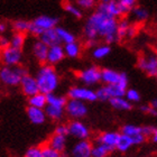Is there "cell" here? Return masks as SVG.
I'll list each match as a JSON object with an SVG mask.
<instances>
[{
    "label": "cell",
    "instance_id": "6da1fadb",
    "mask_svg": "<svg viewBox=\"0 0 157 157\" xmlns=\"http://www.w3.org/2000/svg\"><path fill=\"white\" fill-rule=\"evenodd\" d=\"M118 20L116 18L109 17L105 13L100 10H95L92 13L88 20L85 21L83 34L86 38V44L89 46H97V39L98 37H105L116 35Z\"/></svg>",
    "mask_w": 157,
    "mask_h": 157
},
{
    "label": "cell",
    "instance_id": "7a4b0ae2",
    "mask_svg": "<svg viewBox=\"0 0 157 157\" xmlns=\"http://www.w3.org/2000/svg\"><path fill=\"white\" fill-rule=\"evenodd\" d=\"M35 78L38 84L39 92L43 94H51L56 91L59 84V76L54 66L43 64L37 71Z\"/></svg>",
    "mask_w": 157,
    "mask_h": 157
},
{
    "label": "cell",
    "instance_id": "3957f363",
    "mask_svg": "<svg viewBox=\"0 0 157 157\" xmlns=\"http://www.w3.org/2000/svg\"><path fill=\"white\" fill-rule=\"evenodd\" d=\"M27 70L23 66H0V82L7 86H17L20 84L23 76H25Z\"/></svg>",
    "mask_w": 157,
    "mask_h": 157
},
{
    "label": "cell",
    "instance_id": "277c9868",
    "mask_svg": "<svg viewBox=\"0 0 157 157\" xmlns=\"http://www.w3.org/2000/svg\"><path fill=\"white\" fill-rule=\"evenodd\" d=\"M57 24H59V18L57 17L40 15V16L36 17L35 19L30 21L28 33L32 34L33 36L39 37L46 30L56 28Z\"/></svg>",
    "mask_w": 157,
    "mask_h": 157
},
{
    "label": "cell",
    "instance_id": "5b68a950",
    "mask_svg": "<svg viewBox=\"0 0 157 157\" xmlns=\"http://www.w3.org/2000/svg\"><path fill=\"white\" fill-rule=\"evenodd\" d=\"M101 82L105 85H115L120 84L124 88H128L129 78L127 74L124 72H118L112 69H102L101 70Z\"/></svg>",
    "mask_w": 157,
    "mask_h": 157
},
{
    "label": "cell",
    "instance_id": "8992f818",
    "mask_svg": "<svg viewBox=\"0 0 157 157\" xmlns=\"http://www.w3.org/2000/svg\"><path fill=\"white\" fill-rule=\"evenodd\" d=\"M67 97L69 99L72 100H78L82 102H94L97 101V94H95V90L89 88V86H80L75 85L72 86L67 92Z\"/></svg>",
    "mask_w": 157,
    "mask_h": 157
},
{
    "label": "cell",
    "instance_id": "52a82bcc",
    "mask_svg": "<svg viewBox=\"0 0 157 157\" xmlns=\"http://www.w3.org/2000/svg\"><path fill=\"white\" fill-rule=\"evenodd\" d=\"M78 80L85 86H89V88L94 86L101 82V70L94 65L89 66L78 73Z\"/></svg>",
    "mask_w": 157,
    "mask_h": 157
},
{
    "label": "cell",
    "instance_id": "ba28073f",
    "mask_svg": "<svg viewBox=\"0 0 157 157\" xmlns=\"http://www.w3.org/2000/svg\"><path fill=\"white\" fill-rule=\"evenodd\" d=\"M64 110H65L66 115L74 120H80L82 118H84L89 112L88 105H85L84 102L72 100V99H67Z\"/></svg>",
    "mask_w": 157,
    "mask_h": 157
},
{
    "label": "cell",
    "instance_id": "9c48e42d",
    "mask_svg": "<svg viewBox=\"0 0 157 157\" xmlns=\"http://www.w3.org/2000/svg\"><path fill=\"white\" fill-rule=\"evenodd\" d=\"M23 59V51L21 49L13 48L8 46L7 48L0 51V61L2 65L6 66H18Z\"/></svg>",
    "mask_w": 157,
    "mask_h": 157
},
{
    "label": "cell",
    "instance_id": "30bf717a",
    "mask_svg": "<svg viewBox=\"0 0 157 157\" xmlns=\"http://www.w3.org/2000/svg\"><path fill=\"white\" fill-rule=\"evenodd\" d=\"M138 67L146 73L149 76H155L157 72V57L156 54L153 53H148V54H144L138 59L137 63Z\"/></svg>",
    "mask_w": 157,
    "mask_h": 157
},
{
    "label": "cell",
    "instance_id": "8fae6325",
    "mask_svg": "<svg viewBox=\"0 0 157 157\" xmlns=\"http://www.w3.org/2000/svg\"><path fill=\"white\" fill-rule=\"evenodd\" d=\"M69 135L78 140H86L90 137V129L81 120H73L69 124Z\"/></svg>",
    "mask_w": 157,
    "mask_h": 157
},
{
    "label": "cell",
    "instance_id": "7c38bea8",
    "mask_svg": "<svg viewBox=\"0 0 157 157\" xmlns=\"http://www.w3.org/2000/svg\"><path fill=\"white\" fill-rule=\"evenodd\" d=\"M19 85L20 89H21V92L26 95L27 98H30V97L37 94L39 92L36 78H35V76L30 75V74H26L25 76H23Z\"/></svg>",
    "mask_w": 157,
    "mask_h": 157
},
{
    "label": "cell",
    "instance_id": "4fadbf2b",
    "mask_svg": "<svg viewBox=\"0 0 157 157\" xmlns=\"http://www.w3.org/2000/svg\"><path fill=\"white\" fill-rule=\"evenodd\" d=\"M65 57V53H64V47L61 44L59 45H54L48 47V53H47V59H46V64L49 65H56L59 62H62Z\"/></svg>",
    "mask_w": 157,
    "mask_h": 157
},
{
    "label": "cell",
    "instance_id": "5bb4252c",
    "mask_svg": "<svg viewBox=\"0 0 157 157\" xmlns=\"http://www.w3.org/2000/svg\"><path fill=\"white\" fill-rule=\"evenodd\" d=\"M97 9L102 11V13H105L109 17L116 18V19H117L118 17L124 15L120 5H119V2H118L117 0H112V1H110L108 3H100Z\"/></svg>",
    "mask_w": 157,
    "mask_h": 157
},
{
    "label": "cell",
    "instance_id": "9a60e30c",
    "mask_svg": "<svg viewBox=\"0 0 157 157\" xmlns=\"http://www.w3.org/2000/svg\"><path fill=\"white\" fill-rule=\"evenodd\" d=\"M119 132L117 131H105L102 132L101 135H99V137L97 138V144L103 145L105 147L110 148L112 151L116 149V145H117L118 138H119Z\"/></svg>",
    "mask_w": 157,
    "mask_h": 157
},
{
    "label": "cell",
    "instance_id": "2e32d148",
    "mask_svg": "<svg viewBox=\"0 0 157 157\" xmlns=\"http://www.w3.org/2000/svg\"><path fill=\"white\" fill-rule=\"evenodd\" d=\"M93 145L89 139L78 140L72 148L73 157H91V151Z\"/></svg>",
    "mask_w": 157,
    "mask_h": 157
},
{
    "label": "cell",
    "instance_id": "e0dca14e",
    "mask_svg": "<svg viewBox=\"0 0 157 157\" xmlns=\"http://www.w3.org/2000/svg\"><path fill=\"white\" fill-rule=\"evenodd\" d=\"M32 53H33L34 57L42 64H46V59H47V53H48V46L45 45L39 39H36L33 43L32 46Z\"/></svg>",
    "mask_w": 157,
    "mask_h": 157
},
{
    "label": "cell",
    "instance_id": "ac0fdd59",
    "mask_svg": "<svg viewBox=\"0 0 157 157\" xmlns=\"http://www.w3.org/2000/svg\"><path fill=\"white\" fill-rule=\"evenodd\" d=\"M26 113L30 122L34 124H37V126H38V124H43L46 121V119H47L44 109L28 107L26 110Z\"/></svg>",
    "mask_w": 157,
    "mask_h": 157
},
{
    "label": "cell",
    "instance_id": "d6986e66",
    "mask_svg": "<svg viewBox=\"0 0 157 157\" xmlns=\"http://www.w3.org/2000/svg\"><path fill=\"white\" fill-rule=\"evenodd\" d=\"M51 148H53L54 151H59L61 154H63L66 149V145H67V139L65 136H61V135L54 134L52 137L49 138L48 144H47Z\"/></svg>",
    "mask_w": 157,
    "mask_h": 157
},
{
    "label": "cell",
    "instance_id": "ffe728a7",
    "mask_svg": "<svg viewBox=\"0 0 157 157\" xmlns=\"http://www.w3.org/2000/svg\"><path fill=\"white\" fill-rule=\"evenodd\" d=\"M38 39L40 42H43L45 45H47L48 47L54 45H59L61 42H59V38L57 36V33H56V29L53 28V29H48L44 32V33L38 37Z\"/></svg>",
    "mask_w": 157,
    "mask_h": 157
},
{
    "label": "cell",
    "instance_id": "44dd1931",
    "mask_svg": "<svg viewBox=\"0 0 157 157\" xmlns=\"http://www.w3.org/2000/svg\"><path fill=\"white\" fill-rule=\"evenodd\" d=\"M109 103H110L112 108H115L116 110H120V111H129V110L132 109V105L124 97L110 99Z\"/></svg>",
    "mask_w": 157,
    "mask_h": 157
},
{
    "label": "cell",
    "instance_id": "7402d4cb",
    "mask_svg": "<svg viewBox=\"0 0 157 157\" xmlns=\"http://www.w3.org/2000/svg\"><path fill=\"white\" fill-rule=\"evenodd\" d=\"M132 146H135L134 141H132V138L128 137L126 135L120 134L119 135V138H118L117 145H116V149L119 151L120 153H126L130 149Z\"/></svg>",
    "mask_w": 157,
    "mask_h": 157
},
{
    "label": "cell",
    "instance_id": "603a6c76",
    "mask_svg": "<svg viewBox=\"0 0 157 157\" xmlns=\"http://www.w3.org/2000/svg\"><path fill=\"white\" fill-rule=\"evenodd\" d=\"M55 29H56V33H57V36H59L61 44H64V45H65V44H70V43L75 42V35H74L72 32L67 30L66 28H64V27H59V26L56 27Z\"/></svg>",
    "mask_w": 157,
    "mask_h": 157
},
{
    "label": "cell",
    "instance_id": "cb8c5ba5",
    "mask_svg": "<svg viewBox=\"0 0 157 157\" xmlns=\"http://www.w3.org/2000/svg\"><path fill=\"white\" fill-rule=\"evenodd\" d=\"M44 110H45L46 117L54 121L61 120L63 118V116H64V113H65L64 108H59V107H54V105H46Z\"/></svg>",
    "mask_w": 157,
    "mask_h": 157
},
{
    "label": "cell",
    "instance_id": "d4e9b609",
    "mask_svg": "<svg viewBox=\"0 0 157 157\" xmlns=\"http://www.w3.org/2000/svg\"><path fill=\"white\" fill-rule=\"evenodd\" d=\"M46 105H47L46 95L40 93V92H38L37 94L28 98V107H34V108H38V109H45Z\"/></svg>",
    "mask_w": 157,
    "mask_h": 157
},
{
    "label": "cell",
    "instance_id": "484cf974",
    "mask_svg": "<svg viewBox=\"0 0 157 157\" xmlns=\"http://www.w3.org/2000/svg\"><path fill=\"white\" fill-rule=\"evenodd\" d=\"M63 47H64L65 56H67L70 59H76L81 54V45L76 40L70 43V44H65V45H63Z\"/></svg>",
    "mask_w": 157,
    "mask_h": 157
},
{
    "label": "cell",
    "instance_id": "4316f807",
    "mask_svg": "<svg viewBox=\"0 0 157 157\" xmlns=\"http://www.w3.org/2000/svg\"><path fill=\"white\" fill-rule=\"evenodd\" d=\"M47 99V105H54V107H59V108L65 109L66 102H67V98L64 95H59L55 93H51V94L46 95Z\"/></svg>",
    "mask_w": 157,
    "mask_h": 157
},
{
    "label": "cell",
    "instance_id": "83f0119b",
    "mask_svg": "<svg viewBox=\"0 0 157 157\" xmlns=\"http://www.w3.org/2000/svg\"><path fill=\"white\" fill-rule=\"evenodd\" d=\"M111 53V47L110 45L107 44H102V45H97L93 47L92 51V56L95 59H103Z\"/></svg>",
    "mask_w": 157,
    "mask_h": 157
},
{
    "label": "cell",
    "instance_id": "f1b7e54d",
    "mask_svg": "<svg viewBox=\"0 0 157 157\" xmlns=\"http://www.w3.org/2000/svg\"><path fill=\"white\" fill-rule=\"evenodd\" d=\"M105 89L108 91V94L110 97V99H112V98H121V97H124L128 88H124V86H122L120 84H115V85H105Z\"/></svg>",
    "mask_w": 157,
    "mask_h": 157
},
{
    "label": "cell",
    "instance_id": "f546056e",
    "mask_svg": "<svg viewBox=\"0 0 157 157\" xmlns=\"http://www.w3.org/2000/svg\"><path fill=\"white\" fill-rule=\"evenodd\" d=\"M121 134L126 135L128 137L130 138H136L141 136V127L139 126H136V124H124V127L121 128Z\"/></svg>",
    "mask_w": 157,
    "mask_h": 157
},
{
    "label": "cell",
    "instance_id": "4dcf8cb0",
    "mask_svg": "<svg viewBox=\"0 0 157 157\" xmlns=\"http://www.w3.org/2000/svg\"><path fill=\"white\" fill-rule=\"evenodd\" d=\"M130 23L128 21L127 19H122L120 21H118L117 25V30H116V36H117L118 40L127 37L128 32H129V28H130Z\"/></svg>",
    "mask_w": 157,
    "mask_h": 157
},
{
    "label": "cell",
    "instance_id": "1f68e13d",
    "mask_svg": "<svg viewBox=\"0 0 157 157\" xmlns=\"http://www.w3.org/2000/svg\"><path fill=\"white\" fill-rule=\"evenodd\" d=\"M29 25L30 21L25 19H17L15 21H13L11 27L15 30V33H20V34H26L29 30Z\"/></svg>",
    "mask_w": 157,
    "mask_h": 157
},
{
    "label": "cell",
    "instance_id": "d6a6232c",
    "mask_svg": "<svg viewBox=\"0 0 157 157\" xmlns=\"http://www.w3.org/2000/svg\"><path fill=\"white\" fill-rule=\"evenodd\" d=\"M26 43V35L20 33H15L10 38V46L17 49H23Z\"/></svg>",
    "mask_w": 157,
    "mask_h": 157
},
{
    "label": "cell",
    "instance_id": "836d02e7",
    "mask_svg": "<svg viewBox=\"0 0 157 157\" xmlns=\"http://www.w3.org/2000/svg\"><path fill=\"white\" fill-rule=\"evenodd\" d=\"M112 149L105 147L103 145L100 144H95L93 145L91 151V157H108V155L110 153H112Z\"/></svg>",
    "mask_w": 157,
    "mask_h": 157
},
{
    "label": "cell",
    "instance_id": "e575fe53",
    "mask_svg": "<svg viewBox=\"0 0 157 157\" xmlns=\"http://www.w3.org/2000/svg\"><path fill=\"white\" fill-rule=\"evenodd\" d=\"M64 10H65L67 13H70L71 16H73L74 18H78V19L82 18V16H83L82 9H80L76 5H74V3H72V2L64 3Z\"/></svg>",
    "mask_w": 157,
    "mask_h": 157
},
{
    "label": "cell",
    "instance_id": "d590c367",
    "mask_svg": "<svg viewBox=\"0 0 157 157\" xmlns=\"http://www.w3.org/2000/svg\"><path fill=\"white\" fill-rule=\"evenodd\" d=\"M132 16L138 21H144V20L148 19L149 13L144 7H135L134 9H132Z\"/></svg>",
    "mask_w": 157,
    "mask_h": 157
},
{
    "label": "cell",
    "instance_id": "8d00e7d4",
    "mask_svg": "<svg viewBox=\"0 0 157 157\" xmlns=\"http://www.w3.org/2000/svg\"><path fill=\"white\" fill-rule=\"evenodd\" d=\"M124 98L127 99L128 101L132 105V103H138V102L140 101L141 95L136 89H127L126 94H124Z\"/></svg>",
    "mask_w": 157,
    "mask_h": 157
},
{
    "label": "cell",
    "instance_id": "74e56055",
    "mask_svg": "<svg viewBox=\"0 0 157 157\" xmlns=\"http://www.w3.org/2000/svg\"><path fill=\"white\" fill-rule=\"evenodd\" d=\"M121 7V10L124 13H127L136 7L137 0H117Z\"/></svg>",
    "mask_w": 157,
    "mask_h": 157
},
{
    "label": "cell",
    "instance_id": "f35d334b",
    "mask_svg": "<svg viewBox=\"0 0 157 157\" xmlns=\"http://www.w3.org/2000/svg\"><path fill=\"white\" fill-rule=\"evenodd\" d=\"M95 94H97V100H99V101L109 102V100H110V97H109L108 91H107V89H105V85L97 89V90H95Z\"/></svg>",
    "mask_w": 157,
    "mask_h": 157
},
{
    "label": "cell",
    "instance_id": "ab89813d",
    "mask_svg": "<svg viewBox=\"0 0 157 157\" xmlns=\"http://www.w3.org/2000/svg\"><path fill=\"white\" fill-rule=\"evenodd\" d=\"M42 157H62V154L54 151L48 145H45L42 147Z\"/></svg>",
    "mask_w": 157,
    "mask_h": 157
},
{
    "label": "cell",
    "instance_id": "60d3db41",
    "mask_svg": "<svg viewBox=\"0 0 157 157\" xmlns=\"http://www.w3.org/2000/svg\"><path fill=\"white\" fill-rule=\"evenodd\" d=\"M24 157H42V147L39 146H33L26 151Z\"/></svg>",
    "mask_w": 157,
    "mask_h": 157
},
{
    "label": "cell",
    "instance_id": "b9f144b4",
    "mask_svg": "<svg viewBox=\"0 0 157 157\" xmlns=\"http://www.w3.org/2000/svg\"><path fill=\"white\" fill-rule=\"evenodd\" d=\"M76 6L80 9H91L95 6V0H78Z\"/></svg>",
    "mask_w": 157,
    "mask_h": 157
},
{
    "label": "cell",
    "instance_id": "7bdbcfd3",
    "mask_svg": "<svg viewBox=\"0 0 157 157\" xmlns=\"http://www.w3.org/2000/svg\"><path fill=\"white\" fill-rule=\"evenodd\" d=\"M54 134L67 137V136H69V126H67V124H59V126L55 128V132H54Z\"/></svg>",
    "mask_w": 157,
    "mask_h": 157
},
{
    "label": "cell",
    "instance_id": "ee69618b",
    "mask_svg": "<svg viewBox=\"0 0 157 157\" xmlns=\"http://www.w3.org/2000/svg\"><path fill=\"white\" fill-rule=\"evenodd\" d=\"M140 111L145 112V113H148V115H151V116H154V117H157V110L153 109L149 105H140Z\"/></svg>",
    "mask_w": 157,
    "mask_h": 157
},
{
    "label": "cell",
    "instance_id": "f6af8a7d",
    "mask_svg": "<svg viewBox=\"0 0 157 157\" xmlns=\"http://www.w3.org/2000/svg\"><path fill=\"white\" fill-rule=\"evenodd\" d=\"M154 129L155 127H153V126H144V127H141V134H143V136L145 138L151 137L153 132H154Z\"/></svg>",
    "mask_w": 157,
    "mask_h": 157
},
{
    "label": "cell",
    "instance_id": "bcb514c9",
    "mask_svg": "<svg viewBox=\"0 0 157 157\" xmlns=\"http://www.w3.org/2000/svg\"><path fill=\"white\" fill-rule=\"evenodd\" d=\"M10 46V39L5 35H0V51Z\"/></svg>",
    "mask_w": 157,
    "mask_h": 157
},
{
    "label": "cell",
    "instance_id": "7dc6e473",
    "mask_svg": "<svg viewBox=\"0 0 157 157\" xmlns=\"http://www.w3.org/2000/svg\"><path fill=\"white\" fill-rule=\"evenodd\" d=\"M8 27H9V25L7 21L0 20V35H5V33L8 30Z\"/></svg>",
    "mask_w": 157,
    "mask_h": 157
},
{
    "label": "cell",
    "instance_id": "c3c4849f",
    "mask_svg": "<svg viewBox=\"0 0 157 157\" xmlns=\"http://www.w3.org/2000/svg\"><path fill=\"white\" fill-rule=\"evenodd\" d=\"M135 34H136V28H135V26H132V25H131L130 28H129V32H128L127 37H134Z\"/></svg>",
    "mask_w": 157,
    "mask_h": 157
},
{
    "label": "cell",
    "instance_id": "681fc988",
    "mask_svg": "<svg viewBox=\"0 0 157 157\" xmlns=\"http://www.w3.org/2000/svg\"><path fill=\"white\" fill-rule=\"evenodd\" d=\"M151 140L154 141V143H157V127H155L154 129V132H153V135L151 136Z\"/></svg>",
    "mask_w": 157,
    "mask_h": 157
},
{
    "label": "cell",
    "instance_id": "f907efd6",
    "mask_svg": "<svg viewBox=\"0 0 157 157\" xmlns=\"http://www.w3.org/2000/svg\"><path fill=\"white\" fill-rule=\"evenodd\" d=\"M153 109H155V110H157V99H154V100H151V105H149Z\"/></svg>",
    "mask_w": 157,
    "mask_h": 157
},
{
    "label": "cell",
    "instance_id": "816d5d0a",
    "mask_svg": "<svg viewBox=\"0 0 157 157\" xmlns=\"http://www.w3.org/2000/svg\"><path fill=\"white\" fill-rule=\"evenodd\" d=\"M110 1H112V0H100L101 3H108V2H110Z\"/></svg>",
    "mask_w": 157,
    "mask_h": 157
},
{
    "label": "cell",
    "instance_id": "f5cc1de1",
    "mask_svg": "<svg viewBox=\"0 0 157 157\" xmlns=\"http://www.w3.org/2000/svg\"><path fill=\"white\" fill-rule=\"evenodd\" d=\"M155 78H156V80H157V72H156V74H155Z\"/></svg>",
    "mask_w": 157,
    "mask_h": 157
},
{
    "label": "cell",
    "instance_id": "db71d44e",
    "mask_svg": "<svg viewBox=\"0 0 157 157\" xmlns=\"http://www.w3.org/2000/svg\"><path fill=\"white\" fill-rule=\"evenodd\" d=\"M156 57H157V53H156Z\"/></svg>",
    "mask_w": 157,
    "mask_h": 157
}]
</instances>
